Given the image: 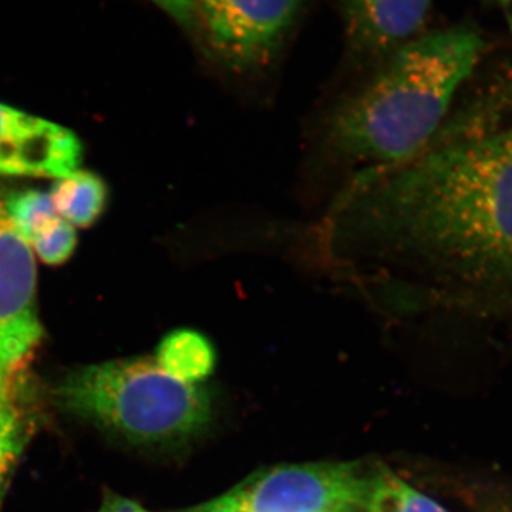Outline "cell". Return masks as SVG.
<instances>
[{
  "label": "cell",
  "mask_w": 512,
  "mask_h": 512,
  "mask_svg": "<svg viewBox=\"0 0 512 512\" xmlns=\"http://www.w3.org/2000/svg\"><path fill=\"white\" fill-rule=\"evenodd\" d=\"M328 238L384 268L429 269L467 284L512 279V127L437 137L406 163L363 171Z\"/></svg>",
  "instance_id": "6da1fadb"
},
{
  "label": "cell",
  "mask_w": 512,
  "mask_h": 512,
  "mask_svg": "<svg viewBox=\"0 0 512 512\" xmlns=\"http://www.w3.org/2000/svg\"><path fill=\"white\" fill-rule=\"evenodd\" d=\"M483 42L458 26L416 37L329 114L325 143L342 160L382 170L421 153L473 73Z\"/></svg>",
  "instance_id": "7a4b0ae2"
},
{
  "label": "cell",
  "mask_w": 512,
  "mask_h": 512,
  "mask_svg": "<svg viewBox=\"0 0 512 512\" xmlns=\"http://www.w3.org/2000/svg\"><path fill=\"white\" fill-rule=\"evenodd\" d=\"M57 397L70 413L137 444L183 440L211 416L204 389L147 357L83 367L57 387Z\"/></svg>",
  "instance_id": "3957f363"
},
{
  "label": "cell",
  "mask_w": 512,
  "mask_h": 512,
  "mask_svg": "<svg viewBox=\"0 0 512 512\" xmlns=\"http://www.w3.org/2000/svg\"><path fill=\"white\" fill-rule=\"evenodd\" d=\"M375 478V477H373ZM373 478L355 464H305L261 470L207 512H353L366 510Z\"/></svg>",
  "instance_id": "277c9868"
},
{
  "label": "cell",
  "mask_w": 512,
  "mask_h": 512,
  "mask_svg": "<svg viewBox=\"0 0 512 512\" xmlns=\"http://www.w3.org/2000/svg\"><path fill=\"white\" fill-rule=\"evenodd\" d=\"M302 0H195V20L217 62L235 73L268 66Z\"/></svg>",
  "instance_id": "5b68a950"
},
{
  "label": "cell",
  "mask_w": 512,
  "mask_h": 512,
  "mask_svg": "<svg viewBox=\"0 0 512 512\" xmlns=\"http://www.w3.org/2000/svg\"><path fill=\"white\" fill-rule=\"evenodd\" d=\"M42 326L36 311V265L30 244L0 201V357L15 367L32 352Z\"/></svg>",
  "instance_id": "8992f818"
},
{
  "label": "cell",
  "mask_w": 512,
  "mask_h": 512,
  "mask_svg": "<svg viewBox=\"0 0 512 512\" xmlns=\"http://www.w3.org/2000/svg\"><path fill=\"white\" fill-rule=\"evenodd\" d=\"M82 151L67 128L0 103V174L64 178L77 171Z\"/></svg>",
  "instance_id": "52a82bcc"
},
{
  "label": "cell",
  "mask_w": 512,
  "mask_h": 512,
  "mask_svg": "<svg viewBox=\"0 0 512 512\" xmlns=\"http://www.w3.org/2000/svg\"><path fill=\"white\" fill-rule=\"evenodd\" d=\"M431 0H342L350 45L366 57L392 55L416 39Z\"/></svg>",
  "instance_id": "ba28073f"
},
{
  "label": "cell",
  "mask_w": 512,
  "mask_h": 512,
  "mask_svg": "<svg viewBox=\"0 0 512 512\" xmlns=\"http://www.w3.org/2000/svg\"><path fill=\"white\" fill-rule=\"evenodd\" d=\"M154 360L180 382L197 384L214 370L215 350L201 333L181 329L161 340Z\"/></svg>",
  "instance_id": "9c48e42d"
},
{
  "label": "cell",
  "mask_w": 512,
  "mask_h": 512,
  "mask_svg": "<svg viewBox=\"0 0 512 512\" xmlns=\"http://www.w3.org/2000/svg\"><path fill=\"white\" fill-rule=\"evenodd\" d=\"M59 180L50 192L57 215L76 227L92 225L106 205L107 190L103 180L80 170Z\"/></svg>",
  "instance_id": "30bf717a"
},
{
  "label": "cell",
  "mask_w": 512,
  "mask_h": 512,
  "mask_svg": "<svg viewBox=\"0 0 512 512\" xmlns=\"http://www.w3.org/2000/svg\"><path fill=\"white\" fill-rule=\"evenodd\" d=\"M367 512H447L436 501L417 493L399 478L382 473L373 478Z\"/></svg>",
  "instance_id": "8fae6325"
},
{
  "label": "cell",
  "mask_w": 512,
  "mask_h": 512,
  "mask_svg": "<svg viewBox=\"0 0 512 512\" xmlns=\"http://www.w3.org/2000/svg\"><path fill=\"white\" fill-rule=\"evenodd\" d=\"M76 241L73 225L59 215L40 222L30 238L37 255L49 265L67 261L73 254Z\"/></svg>",
  "instance_id": "7c38bea8"
},
{
  "label": "cell",
  "mask_w": 512,
  "mask_h": 512,
  "mask_svg": "<svg viewBox=\"0 0 512 512\" xmlns=\"http://www.w3.org/2000/svg\"><path fill=\"white\" fill-rule=\"evenodd\" d=\"M5 208L12 224L28 242L40 222L57 215L50 194L35 190L10 195Z\"/></svg>",
  "instance_id": "4fadbf2b"
},
{
  "label": "cell",
  "mask_w": 512,
  "mask_h": 512,
  "mask_svg": "<svg viewBox=\"0 0 512 512\" xmlns=\"http://www.w3.org/2000/svg\"><path fill=\"white\" fill-rule=\"evenodd\" d=\"M25 423L9 397L0 400V488L25 446Z\"/></svg>",
  "instance_id": "5bb4252c"
},
{
  "label": "cell",
  "mask_w": 512,
  "mask_h": 512,
  "mask_svg": "<svg viewBox=\"0 0 512 512\" xmlns=\"http://www.w3.org/2000/svg\"><path fill=\"white\" fill-rule=\"evenodd\" d=\"M184 28L195 22V0H150Z\"/></svg>",
  "instance_id": "9a60e30c"
},
{
  "label": "cell",
  "mask_w": 512,
  "mask_h": 512,
  "mask_svg": "<svg viewBox=\"0 0 512 512\" xmlns=\"http://www.w3.org/2000/svg\"><path fill=\"white\" fill-rule=\"evenodd\" d=\"M99 512H148L136 501L120 497V495L107 493Z\"/></svg>",
  "instance_id": "2e32d148"
},
{
  "label": "cell",
  "mask_w": 512,
  "mask_h": 512,
  "mask_svg": "<svg viewBox=\"0 0 512 512\" xmlns=\"http://www.w3.org/2000/svg\"><path fill=\"white\" fill-rule=\"evenodd\" d=\"M12 367L6 365L0 357V400L9 397L8 386H9V375L12 372Z\"/></svg>",
  "instance_id": "e0dca14e"
},
{
  "label": "cell",
  "mask_w": 512,
  "mask_h": 512,
  "mask_svg": "<svg viewBox=\"0 0 512 512\" xmlns=\"http://www.w3.org/2000/svg\"><path fill=\"white\" fill-rule=\"evenodd\" d=\"M497 2H500L501 9H503L505 19H507L512 33V0H497Z\"/></svg>",
  "instance_id": "ac0fdd59"
},
{
  "label": "cell",
  "mask_w": 512,
  "mask_h": 512,
  "mask_svg": "<svg viewBox=\"0 0 512 512\" xmlns=\"http://www.w3.org/2000/svg\"><path fill=\"white\" fill-rule=\"evenodd\" d=\"M490 2H494V0H490Z\"/></svg>",
  "instance_id": "d6986e66"
}]
</instances>
